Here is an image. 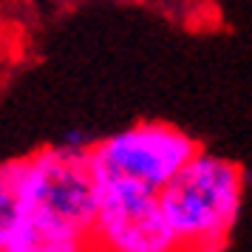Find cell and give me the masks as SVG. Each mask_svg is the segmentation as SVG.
I'll return each instance as SVG.
<instances>
[{
    "label": "cell",
    "instance_id": "obj_1",
    "mask_svg": "<svg viewBox=\"0 0 252 252\" xmlns=\"http://www.w3.org/2000/svg\"><path fill=\"white\" fill-rule=\"evenodd\" d=\"M244 195L247 170L201 148L159 193V204L182 252H224L244 210Z\"/></svg>",
    "mask_w": 252,
    "mask_h": 252
},
{
    "label": "cell",
    "instance_id": "obj_2",
    "mask_svg": "<svg viewBox=\"0 0 252 252\" xmlns=\"http://www.w3.org/2000/svg\"><path fill=\"white\" fill-rule=\"evenodd\" d=\"M198 150L201 142L184 127L142 119L91 142L85 159L96 187H127L159 195Z\"/></svg>",
    "mask_w": 252,
    "mask_h": 252
},
{
    "label": "cell",
    "instance_id": "obj_3",
    "mask_svg": "<svg viewBox=\"0 0 252 252\" xmlns=\"http://www.w3.org/2000/svg\"><path fill=\"white\" fill-rule=\"evenodd\" d=\"M20 184L29 218L71 227L91 238L96 216V184L85 148L57 142L20 156Z\"/></svg>",
    "mask_w": 252,
    "mask_h": 252
},
{
    "label": "cell",
    "instance_id": "obj_4",
    "mask_svg": "<svg viewBox=\"0 0 252 252\" xmlns=\"http://www.w3.org/2000/svg\"><path fill=\"white\" fill-rule=\"evenodd\" d=\"M94 252H182L159 195L127 190V187H96V216L91 224Z\"/></svg>",
    "mask_w": 252,
    "mask_h": 252
},
{
    "label": "cell",
    "instance_id": "obj_5",
    "mask_svg": "<svg viewBox=\"0 0 252 252\" xmlns=\"http://www.w3.org/2000/svg\"><path fill=\"white\" fill-rule=\"evenodd\" d=\"M6 252H94L91 238L71 227L29 218Z\"/></svg>",
    "mask_w": 252,
    "mask_h": 252
},
{
    "label": "cell",
    "instance_id": "obj_6",
    "mask_svg": "<svg viewBox=\"0 0 252 252\" xmlns=\"http://www.w3.org/2000/svg\"><path fill=\"white\" fill-rule=\"evenodd\" d=\"M29 221V207L20 184V156L0 161V252L12 247Z\"/></svg>",
    "mask_w": 252,
    "mask_h": 252
}]
</instances>
